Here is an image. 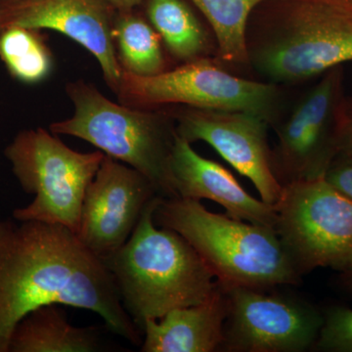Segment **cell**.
Returning a JSON list of instances; mask_svg holds the SVG:
<instances>
[{
    "mask_svg": "<svg viewBox=\"0 0 352 352\" xmlns=\"http://www.w3.org/2000/svg\"><path fill=\"white\" fill-rule=\"evenodd\" d=\"M90 310L139 346L143 333L122 305L103 259L60 224L0 217V352L21 319L45 305Z\"/></svg>",
    "mask_w": 352,
    "mask_h": 352,
    "instance_id": "obj_1",
    "label": "cell"
},
{
    "mask_svg": "<svg viewBox=\"0 0 352 352\" xmlns=\"http://www.w3.org/2000/svg\"><path fill=\"white\" fill-rule=\"evenodd\" d=\"M249 68L296 85L352 62V0H266L248 23Z\"/></svg>",
    "mask_w": 352,
    "mask_h": 352,
    "instance_id": "obj_2",
    "label": "cell"
},
{
    "mask_svg": "<svg viewBox=\"0 0 352 352\" xmlns=\"http://www.w3.org/2000/svg\"><path fill=\"white\" fill-rule=\"evenodd\" d=\"M162 198L148 204L129 240L103 258L124 309L140 330L145 321L205 302L217 287L214 275L188 241L157 226L154 212Z\"/></svg>",
    "mask_w": 352,
    "mask_h": 352,
    "instance_id": "obj_3",
    "label": "cell"
},
{
    "mask_svg": "<svg viewBox=\"0 0 352 352\" xmlns=\"http://www.w3.org/2000/svg\"><path fill=\"white\" fill-rule=\"evenodd\" d=\"M157 226L182 236L222 286L270 289L302 276L273 227L210 212L201 201L162 198Z\"/></svg>",
    "mask_w": 352,
    "mask_h": 352,
    "instance_id": "obj_4",
    "label": "cell"
},
{
    "mask_svg": "<svg viewBox=\"0 0 352 352\" xmlns=\"http://www.w3.org/2000/svg\"><path fill=\"white\" fill-rule=\"evenodd\" d=\"M74 105L69 119L50 124L54 134L74 136L146 176L159 196L177 198L170 171L175 122L166 107L141 109L116 103L85 80L67 83Z\"/></svg>",
    "mask_w": 352,
    "mask_h": 352,
    "instance_id": "obj_5",
    "label": "cell"
},
{
    "mask_svg": "<svg viewBox=\"0 0 352 352\" xmlns=\"http://www.w3.org/2000/svg\"><path fill=\"white\" fill-rule=\"evenodd\" d=\"M4 155L25 193L34 195L13 219L60 224L78 232L83 199L100 168L101 151L76 152L45 129L19 132Z\"/></svg>",
    "mask_w": 352,
    "mask_h": 352,
    "instance_id": "obj_6",
    "label": "cell"
},
{
    "mask_svg": "<svg viewBox=\"0 0 352 352\" xmlns=\"http://www.w3.org/2000/svg\"><path fill=\"white\" fill-rule=\"evenodd\" d=\"M129 107L156 109L166 106L244 111L256 113L271 127L283 117L282 87L233 75L214 60L182 64L153 76L122 71L115 94Z\"/></svg>",
    "mask_w": 352,
    "mask_h": 352,
    "instance_id": "obj_7",
    "label": "cell"
},
{
    "mask_svg": "<svg viewBox=\"0 0 352 352\" xmlns=\"http://www.w3.org/2000/svg\"><path fill=\"white\" fill-rule=\"evenodd\" d=\"M274 229L300 274L352 270V201L325 177L284 185Z\"/></svg>",
    "mask_w": 352,
    "mask_h": 352,
    "instance_id": "obj_8",
    "label": "cell"
},
{
    "mask_svg": "<svg viewBox=\"0 0 352 352\" xmlns=\"http://www.w3.org/2000/svg\"><path fill=\"white\" fill-rule=\"evenodd\" d=\"M346 95L344 68L338 66L321 76L298 99L291 113L273 126L277 144L273 168L282 185L323 177L340 154V122Z\"/></svg>",
    "mask_w": 352,
    "mask_h": 352,
    "instance_id": "obj_9",
    "label": "cell"
},
{
    "mask_svg": "<svg viewBox=\"0 0 352 352\" xmlns=\"http://www.w3.org/2000/svg\"><path fill=\"white\" fill-rule=\"evenodd\" d=\"M222 288L229 309L221 349L241 352H300L314 346L324 315L311 305L289 296L266 293L267 289Z\"/></svg>",
    "mask_w": 352,
    "mask_h": 352,
    "instance_id": "obj_10",
    "label": "cell"
},
{
    "mask_svg": "<svg viewBox=\"0 0 352 352\" xmlns=\"http://www.w3.org/2000/svg\"><path fill=\"white\" fill-rule=\"evenodd\" d=\"M175 122L176 133L194 143L204 141L245 176L258 190L261 200L274 205L283 191L274 173L268 141L270 122L256 113L166 106Z\"/></svg>",
    "mask_w": 352,
    "mask_h": 352,
    "instance_id": "obj_11",
    "label": "cell"
},
{
    "mask_svg": "<svg viewBox=\"0 0 352 352\" xmlns=\"http://www.w3.org/2000/svg\"><path fill=\"white\" fill-rule=\"evenodd\" d=\"M157 196L146 176L105 155L87 187L76 236L99 258H108L129 240Z\"/></svg>",
    "mask_w": 352,
    "mask_h": 352,
    "instance_id": "obj_12",
    "label": "cell"
},
{
    "mask_svg": "<svg viewBox=\"0 0 352 352\" xmlns=\"http://www.w3.org/2000/svg\"><path fill=\"white\" fill-rule=\"evenodd\" d=\"M117 9L106 0H22L0 8V32L9 27L52 30L89 51L113 94L122 80L113 28Z\"/></svg>",
    "mask_w": 352,
    "mask_h": 352,
    "instance_id": "obj_13",
    "label": "cell"
},
{
    "mask_svg": "<svg viewBox=\"0 0 352 352\" xmlns=\"http://www.w3.org/2000/svg\"><path fill=\"white\" fill-rule=\"evenodd\" d=\"M170 171L177 198L212 201L233 219L274 228L275 205L248 193L230 171L201 157L178 134L171 151Z\"/></svg>",
    "mask_w": 352,
    "mask_h": 352,
    "instance_id": "obj_14",
    "label": "cell"
},
{
    "mask_svg": "<svg viewBox=\"0 0 352 352\" xmlns=\"http://www.w3.org/2000/svg\"><path fill=\"white\" fill-rule=\"evenodd\" d=\"M226 291L217 281L205 302L176 308L143 323L142 352H214L221 349L228 316Z\"/></svg>",
    "mask_w": 352,
    "mask_h": 352,
    "instance_id": "obj_15",
    "label": "cell"
},
{
    "mask_svg": "<svg viewBox=\"0 0 352 352\" xmlns=\"http://www.w3.org/2000/svg\"><path fill=\"white\" fill-rule=\"evenodd\" d=\"M142 3L143 14L173 60L180 65L217 60L214 32L185 0H143Z\"/></svg>",
    "mask_w": 352,
    "mask_h": 352,
    "instance_id": "obj_16",
    "label": "cell"
},
{
    "mask_svg": "<svg viewBox=\"0 0 352 352\" xmlns=\"http://www.w3.org/2000/svg\"><path fill=\"white\" fill-rule=\"evenodd\" d=\"M61 305H45L21 319L11 335L8 352H95L101 333L95 327H76Z\"/></svg>",
    "mask_w": 352,
    "mask_h": 352,
    "instance_id": "obj_17",
    "label": "cell"
},
{
    "mask_svg": "<svg viewBox=\"0 0 352 352\" xmlns=\"http://www.w3.org/2000/svg\"><path fill=\"white\" fill-rule=\"evenodd\" d=\"M113 36L122 71L134 76H153L170 69L161 36L138 8L117 10Z\"/></svg>",
    "mask_w": 352,
    "mask_h": 352,
    "instance_id": "obj_18",
    "label": "cell"
},
{
    "mask_svg": "<svg viewBox=\"0 0 352 352\" xmlns=\"http://www.w3.org/2000/svg\"><path fill=\"white\" fill-rule=\"evenodd\" d=\"M214 32L217 58L224 63L249 68L248 23L254 9L266 0H190Z\"/></svg>",
    "mask_w": 352,
    "mask_h": 352,
    "instance_id": "obj_19",
    "label": "cell"
},
{
    "mask_svg": "<svg viewBox=\"0 0 352 352\" xmlns=\"http://www.w3.org/2000/svg\"><path fill=\"white\" fill-rule=\"evenodd\" d=\"M0 60L9 75L25 85L50 78L54 58L41 30L9 27L0 32Z\"/></svg>",
    "mask_w": 352,
    "mask_h": 352,
    "instance_id": "obj_20",
    "label": "cell"
},
{
    "mask_svg": "<svg viewBox=\"0 0 352 352\" xmlns=\"http://www.w3.org/2000/svg\"><path fill=\"white\" fill-rule=\"evenodd\" d=\"M314 347L321 351L352 352L351 308L336 307L326 312Z\"/></svg>",
    "mask_w": 352,
    "mask_h": 352,
    "instance_id": "obj_21",
    "label": "cell"
},
{
    "mask_svg": "<svg viewBox=\"0 0 352 352\" xmlns=\"http://www.w3.org/2000/svg\"><path fill=\"white\" fill-rule=\"evenodd\" d=\"M324 177L340 193L352 201V156L338 155Z\"/></svg>",
    "mask_w": 352,
    "mask_h": 352,
    "instance_id": "obj_22",
    "label": "cell"
},
{
    "mask_svg": "<svg viewBox=\"0 0 352 352\" xmlns=\"http://www.w3.org/2000/svg\"><path fill=\"white\" fill-rule=\"evenodd\" d=\"M340 154L352 156V96H346L342 106Z\"/></svg>",
    "mask_w": 352,
    "mask_h": 352,
    "instance_id": "obj_23",
    "label": "cell"
},
{
    "mask_svg": "<svg viewBox=\"0 0 352 352\" xmlns=\"http://www.w3.org/2000/svg\"><path fill=\"white\" fill-rule=\"evenodd\" d=\"M118 11L131 10L142 4L143 0H106Z\"/></svg>",
    "mask_w": 352,
    "mask_h": 352,
    "instance_id": "obj_24",
    "label": "cell"
},
{
    "mask_svg": "<svg viewBox=\"0 0 352 352\" xmlns=\"http://www.w3.org/2000/svg\"><path fill=\"white\" fill-rule=\"evenodd\" d=\"M344 277H346V286L352 291V270L344 273Z\"/></svg>",
    "mask_w": 352,
    "mask_h": 352,
    "instance_id": "obj_25",
    "label": "cell"
},
{
    "mask_svg": "<svg viewBox=\"0 0 352 352\" xmlns=\"http://www.w3.org/2000/svg\"><path fill=\"white\" fill-rule=\"evenodd\" d=\"M22 1V0H0V8L11 6V4L17 3V2Z\"/></svg>",
    "mask_w": 352,
    "mask_h": 352,
    "instance_id": "obj_26",
    "label": "cell"
}]
</instances>
